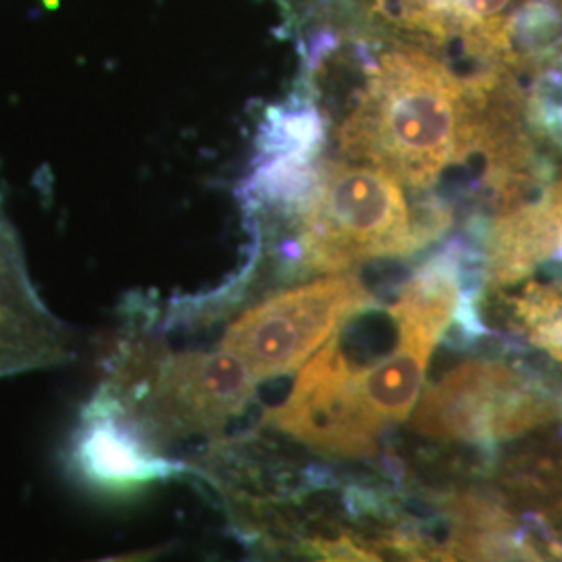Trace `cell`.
<instances>
[{
    "label": "cell",
    "mask_w": 562,
    "mask_h": 562,
    "mask_svg": "<svg viewBox=\"0 0 562 562\" xmlns=\"http://www.w3.org/2000/svg\"><path fill=\"white\" fill-rule=\"evenodd\" d=\"M71 462L81 482L113 496H130L188 471L183 462L162 457L159 446L142 434L120 402L102 387L81 411Z\"/></svg>",
    "instance_id": "obj_6"
},
{
    "label": "cell",
    "mask_w": 562,
    "mask_h": 562,
    "mask_svg": "<svg viewBox=\"0 0 562 562\" xmlns=\"http://www.w3.org/2000/svg\"><path fill=\"white\" fill-rule=\"evenodd\" d=\"M323 144V121L313 106H273L259 136V157H290L313 161Z\"/></svg>",
    "instance_id": "obj_9"
},
{
    "label": "cell",
    "mask_w": 562,
    "mask_h": 562,
    "mask_svg": "<svg viewBox=\"0 0 562 562\" xmlns=\"http://www.w3.org/2000/svg\"><path fill=\"white\" fill-rule=\"evenodd\" d=\"M371 304L357 276L327 273L246 308L229 323L220 348L236 355L257 382L288 375Z\"/></svg>",
    "instance_id": "obj_3"
},
{
    "label": "cell",
    "mask_w": 562,
    "mask_h": 562,
    "mask_svg": "<svg viewBox=\"0 0 562 562\" xmlns=\"http://www.w3.org/2000/svg\"><path fill=\"white\" fill-rule=\"evenodd\" d=\"M361 362H355L336 334L304 362L285 401L262 422L323 454L364 459L378 452L385 431L362 398Z\"/></svg>",
    "instance_id": "obj_5"
},
{
    "label": "cell",
    "mask_w": 562,
    "mask_h": 562,
    "mask_svg": "<svg viewBox=\"0 0 562 562\" xmlns=\"http://www.w3.org/2000/svg\"><path fill=\"white\" fill-rule=\"evenodd\" d=\"M461 248L454 244L422 265L404 281L396 302L387 308L398 340L434 346L454 322L464 288Z\"/></svg>",
    "instance_id": "obj_7"
},
{
    "label": "cell",
    "mask_w": 562,
    "mask_h": 562,
    "mask_svg": "<svg viewBox=\"0 0 562 562\" xmlns=\"http://www.w3.org/2000/svg\"><path fill=\"white\" fill-rule=\"evenodd\" d=\"M550 201L557 202L559 206H562V181L554 188V192L550 194Z\"/></svg>",
    "instance_id": "obj_11"
},
{
    "label": "cell",
    "mask_w": 562,
    "mask_h": 562,
    "mask_svg": "<svg viewBox=\"0 0 562 562\" xmlns=\"http://www.w3.org/2000/svg\"><path fill=\"white\" fill-rule=\"evenodd\" d=\"M423 562H434V561H423Z\"/></svg>",
    "instance_id": "obj_13"
},
{
    "label": "cell",
    "mask_w": 562,
    "mask_h": 562,
    "mask_svg": "<svg viewBox=\"0 0 562 562\" xmlns=\"http://www.w3.org/2000/svg\"><path fill=\"white\" fill-rule=\"evenodd\" d=\"M554 413L552 396L519 369L473 359L427 385L411 429L429 440L490 448L550 422Z\"/></svg>",
    "instance_id": "obj_4"
},
{
    "label": "cell",
    "mask_w": 562,
    "mask_h": 562,
    "mask_svg": "<svg viewBox=\"0 0 562 562\" xmlns=\"http://www.w3.org/2000/svg\"><path fill=\"white\" fill-rule=\"evenodd\" d=\"M431 352L434 346L398 340L382 361L362 364L359 371L362 398L385 429L408 419L413 413Z\"/></svg>",
    "instance_id": "obj_8"
},
{
    "label": "cell",
    "mask_w": 562,
    "mask_h": 562,
    "mask_svg": "<svg viewBox=\"0 0 562 562\" xmlns=\"http://www.w3.org/2000/svg\"><path fill=\"white\" fill-rule=\"evenodd\" d=\"M299 222L306 271L340 273L359 262L419 250L401 181L364 162H322L319 186Z\"/></svg>",
    "instance_id": "obj_2"
},
{
    "label": "cell",
    "mask_w": 562,
    "mask_h": 562,
    "mask_svg": "<svg viewBox=\"0 0 562 562\" xmlns=\"http://www.w3.org/2000/svg\"><path fill=\"white\" fill-rule=\"evenodd\" d=\"M517 313L531 340L562 362V292L531 285L517 302Z\"/></svg>",
    "instance_id": "obj_10"
},
{
    "label": "cell",
    "mask_w": 562,
    "mask_h": 562,
    "mask_svg": "<svg viewBox=\"0 0 562 562\" xmlns=\"http://www.w3.org/2000/svg\"><path fill=\"white\" fill-rule=\"evenodd\" d=\"M464 83L419 48L378 60L338 132L341 157L390 173L408 190H429L464 161Z\"/></svg>",
    "instance_id": "obj_1"
},
{
    "label": "cell",
    "mask_w": 562,
    "mask_h": 562,
    "mask_svg": "<svg viewBox=\"0 0 562 562\" xmlns=\"http://www.w3.org/2000/svg\"><path fill=\"white\" fill-rule=\"evenodd\" d=\"M375 2H382V0H375Z\"/></svg>",
    "instance_id": "obj_12"
}]
</instances>
